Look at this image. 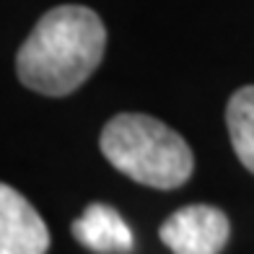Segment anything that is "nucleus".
Segmentation results:
<instances>
[{"mask_svg": "<svg viewBox=\"0 0 254 254\" xmlns=\"http://www.w3.org/2000/svg\"><path fill=\"white\" fill-rule=\"evenodd\" d=\"M107 50V29L86 5L47 10L16 55V73L26 88L44 96H67L99 67Z\"/></svg>", "mask_w": 254, "mask_h": 254, "instance_id": "f257e3e1", "label": "nucleus"}, {"mask_svg": "<svg viewBox=\"0 0 254 254\" xmlns=\"http://www.w3.org/2000/svg\"><path fill=\"white\" fill-rule=\"evenodd\" d=\"M104 158L137 184L153 190H177L192 177L194 156L187 140L151 114L125 112L101 130Z\"/></svg>", "mask_w": 254, "mask_h": 254, "instance_id": "f03ea898", "label": "nucleus"}, {"mask_svg": "<svg viewBox=\"0 0 254 254\" xmlns=\"http://www.w3.org/2000/svg\"><path fill=\"white\" fill-rule=\"evenodd\" d=\"M158 236L174 254H221L231 223L213 205H187L161 223Z\"/></svg>", "mask_w": 254, "mask_h": 254, "instance_id": "7ed1b4c3", "label": "nucleus"}, {"mask_svg": "<svg viewBox=\"0 0 254 254\" xmlns=\"http://www.w3.org/2000/svg\"><path fill=\"white\" fill-rule=\"evenodd\" d=\"M50 228L10 184L0 187V254H47Z\"/></svg>", "mask_w": 254, "mask_h": 254, "instance_id": "20e7f679", "label": "nucleus"}, {"mask_svg": "<svg viewBox=\"0 0 254 254\" xmlns=\"http://www.w3.org/2000/svg\"><path fill=\"white\" fill-rule=\"evenodd\" d=\"M70 231L86 249L96 254H130L135 247L132 231L125 218L104 202L88 205L83 215L73 221Z\"/></svg>", "mask_w": 254, "mask_h": 254, "instance_id": "39448f33", "label": "nucleus"}, {"mask_svg": "<svg viewBox=\"0 0 254 254\" xmlns=\"http://www.w3.org/2000/svg\"><path fill=\"white\" fill-rule=\"evenodd\" d=\"M226 127L234 153L254 174V86L234 91L226 107Z\"/></svg>", "mask_w": 254, "mask_h": 254, "instance_id": "423d86ee", "label": "nucleus"}]
</instances>
